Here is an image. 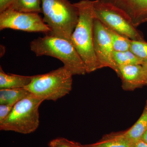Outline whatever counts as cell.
<instances>
[{"label": "cell", "mask_w": 147, "mask_h": 147, "mask_svg": "<svg viewBox=\"0 0 147 147\" xmlns=\"http://www.w3.org/2000/svg\"><path fill=\"white\" fill-rule=\"evenodd\" d=\"M34 76L7 74L0 68V89L24 88L31 82Z\"/></svg>", "instance_id": "8fae6325"}, {"label": "cell", "mask_w": 147, "mask_h": 147, "mask_svg": "<svg viewBox=\"0 0 147 147\" xmlns=\"http://www.w3.org/2000/svg\"><path fill=\"white\" fill-rule=\"evenodd\" d=\"M74 4L78 9L79 18L70 42L89 73L98 69L93 46L94 1L82 0Z\"/></svg>", "instance_id": "6da1fadb"}, {"label": "cell", "mask_w": 147, "mask_h": 147, "mask_svg": "<svg viewBox=\"0 0 147 147\" xmlns=\"http://www.w3.org/2000/svg\"><path fill=\"white\" fill-rule=\"evenodd\" d=\"M147 130V100L141 117L128 130L121 132L122 136L129 142L140 139Z\"/></svg>", "instance_id": "7c38bea8"}, {"label": "cell", "mask_w": 147, "mask_h": 147, "mask_svg": "<svg viewBox=\"0 0 147 147\" xmlns=\"http://www.w3.org/2000/svg\"><path fill=\"white\" fill-rule=\"evenodd\" d=\"M129 50L144 63L147 62V42L145 40H131Z\"/></svg>", "instance_id": "ac0fdd59"}, {"label": "cell", "mask_w": 147, "mask_h": 147, "mask_svg": "<svg viewBox=\"0 0 147 147\" xmlns=\"http://www.w3.org/2000/svg\"><path fill=\"white\" fill-rule=\"evenodd\" d=\"M13 105L0 104V123L3 122L10 114Z\"/></svg>", "instance_id": "ffe728a7"}, {"label": "cell", "mask_w": 147, "mask_h": 147, "mask_svg": "<svg viewBox=\"0 0 147 147\" xmlns=\"http://www.w3.org/2000/svg\"><path fill=\"white\" fill-rule=\"evenodd\" d=\"M41 0H14L9 8L19 12L42 13Z\"/></svg>", "instance_id": "9a60e30c"}, {"label": "cell", "mask_w": 147, "mask_h": 147, "mask_svg": "<svg viewBox=\"0 0 147 147\" xmlns=\"http://www.w3.org/2000/svg\"><path fill=\"white\" fill-rule=\"evenodd\" d=\"M30 93L25 88L0 89V104L14 105Z\"/></svg>", "instance_id": "4fadbf2b"}, {"label": "cell", "mask_w": 147, "mask_h": 147, "mask_svg": "<svg viewBox=\"0 0 147 147\" xmlns=\"http://www.w3.org/2000/svg\"><path fill=\"white\" fill-rule=\"evenodd\" d=\"M43 101L30 93L13 105L8 117L0 123V130L25 134L34 132L39 126L38 109Z\"/></svg>", "instance_id": "5b68a950"}, {"label": "cell", "mask_w": 147, "mask_h": 147, "mask_svg": "<svg viewBox=\"0 0 147 147\" xmlns=\"http://www.w3.org/2000/svg\"><path fill=\"white\" fill-rule=\"evenodd\" d=\"M130 142L119 132L108 134L100 141L86 146L88 147H129Z\"/></svg>", "instance_id": "5bb4252c"}, {"label": "cell", "mask_w": 147, "mask_h": 147, "mask_svg": "<svg viewBox=\"0 0 147 147\" xmlns=\"http://www.w3.org/2000/svg\"><path fill=\"white\" fill-rule=\"evenodd\" d=\"M72 76L63 66L45 74L34 75L31 82L25 88L44 101H56L71 92Z\"/></svg>", "instance_id": "277c9868"}, {"label": "cell", "mask_w": 147, "mask_h": 147, "mask_svg": "<svg viewBox=\"0 0 147 147\" xmlns=\"http://www.w3.org/2000/svg\"><path fill=\"white\" fill-rule=\"evenodd\" d=\"M11 29L50 34L51 30L38 13L19 12L8 8L0 14V30Z\"/></svg>", "instance_id": "52a82bcc"}, {"label": "cell", "mask_w": 147, "mask_h": 147, "mask_svg": "<svg viewBox=\"0 0 147 147\" xmlns=\"http://www.w3.org/2000/svg\"><path fill=\"white\" fill-rule=\"evenodd\" d=\"M49 147H76V142L63 137L53 139L48 144Z\"/></svg>", "instance_id": "d6986e66"}, {"label": "cell", "mask_w": 147, "mask_h": 147, "mask_svg": "<svg viewBox=\"0 0 147 147\" xmlns=\"http://www.w3.org/2000/svg\"><path fill=\"white\" fill-rule=\"evenodd\" d=\"M107 29L110 35L114 51L123 52L129 50L131 40L111 29L108 28Z\"/></svg>", "instance_id": "e0dca14e"}, {"label": "cell", "mask_w": 147, "mask_h": 147, "mask_svg": "<svg viewBox=\"0 0 147 147\" xmlns=\"http://www.w3.org/2000/svg\"><path fill=\"white\" fill-rule=\"evenodd\" d=\"M129 147H147V143L140 139L130 142Z\"/></svg>", "instance_id": "7402d4cb"}, {"label": "cell", "mask_w": 147, "mask_h": 147, "mask_svg": "<svg viewBox=\"0 0 147 147\" xmlns=\"http://www.w3.org/2000/svg\"><path fill=\"white\" fill-rule=\"evenodd\" d=\"M146 86H147V82H146Z\"/></svg>", "instance_id": "484cf974"}, {"label": "cell", "mask_w": 147, "mask_h": 147, "mask_svg": "<svg viewBox=\"0 0 147 147\" xmlns=\"http://www.w3.org/2000/svg\"><path fill=\"white\" fill-rule=\"evenodd\" d=\"M14 0H0V13L10 7Z\"/></svg>", "instance_id": "44dd1931"}, {"label": "cell", "mask_w": 147, "mask_h": 147, "mask_svg": "<svg viewBox=\"0 0 147 147\" xmlns=\"http://www.w3.org/2000/svg\"><path fill=\"white\" fill-rule=\"evenodd\" d=\"M141 139L147 143V130L145 131V133L142 135Z\"/></svg>", "instance_id": "cb8c5ba5"}, {"label": "cell", "mask_w": 147, "mask_h": 147, "mask_svg": "<svg viewBox=\"0 0 147 147\" xmlns=\"http://www.w3.org/2000/svg\"><path fill=\"white\" fill-rule=\"evenodd\" d=\"M116 7L134 27L147 22V0H102Z\"/></svg>", "instance_id": "9c48e42d"}, {"label": "cell", "mask_w": 147, "mask_h": 147, "mask_svg": "<svg viewBox=\"0 0 147 147\" xmlns=\"http://www.w3.org/2000/svg\"><path fill=\"white\" fill-rule=\"evenodd\" d=\"M76 147H88L86 146V145H82L79 143L76 142Z\"/></svg>", "instance_id": "d4e9b609"}, {"label": "cell", "mask_w": 147, "mask_h": 147, "mask_svg": "<svg viewBox=\"0 0 147 147\" xmlns=\"http://www.w3.org/2000/svg\"><path fill=\"white\" fill-rule=\"evenodd\" d=\"M94 18L105 27L131 40H144L143 35L116 7L102 0L94 1Z\"/></svg>", "instance_id": "8992f818"}, {"label": "cell", "mask_w": 147, "mask_h": 147, "mask_svg": "<svg viewBox=\"0 0 147 147\" xmlns=\"http://www.w3.org/2000/svg\"><path fill=\"white\" fill-rule=\"evenodd\" d=\"M30 46L36 56H50L60 60L73 75H84L87 73L82 58L67 40L47 34L34 40Z\"/></svg>", "instance_id": "7a4b0ae2"}, {"label": "cell", "mask_w": 147, "mask_h": 147, "mask_svg": "<svg viewBox=\"0 0 147 147\" xmlns=\"http://www.w3.org/2000/svg\"><path fill=\"white\" fill-rule=\"evenodd\" d=\"M113 57L118 67L129 65H142L144 62L130 50L123 52L114 51Z\"/></svg>", "instance_id": "2e32d148"}, {"label": "cell", "mask_w": 147, "mask_h": 147, "mask_svg": "<svg viewBox=\"0 0 147 147\" xmlns=\"http://www.w3.org/2000/svg\"><path fill=\"white\" fill-rule=\"evenodd\" d=\"M43 20L51 30L50 35L67 40L77 25L79 11L69 0H41Z\"/></svg>", "instance_id": "3957f363"}, {"label": "cell", "mask_w": 147, "mask_h": 147, "mask_svg": "<svg viewBox=\"0 0 147 147\" xmlns=\"http://www.w3.org/2000/svg\"><path fill=\"white\" fill-rule=\"evenodd\" d=\"M119 77L122 81V88L125 91H133L146 85L142 65H129L119 67Z\"/></svg>", "instance_id": "30bf717a"}, {"label": "cell", "mask_w": 147, "mask_h": 147, "mask_svg": "<svg viewBox=\"0 0 147 147\" xmlns=\"http://www.w3.org/2000/svg\"><path fill=\"white\" fill-rule=\"evenodd\" d=\"M142 65L145 78L147 82V62L144 63Z\"/></svg>", "instance_id": "603a6c76"}, {"label": "cell", "mask_w": 147, "mask_h": 147, "mask_svg": "<svg viewBox=\"0 0 147 147\" xmlns=\"http://www.w3.org/2000/svg\"><path fill=\"white\" fill-rule=\"evenodd\" d=\"M93 46L98 69L108 67L119 75V67L113 57V49L108 29L94 18L93 24Z\"/></svg>", "instance_id": "ba28073f"}]
</instances>
